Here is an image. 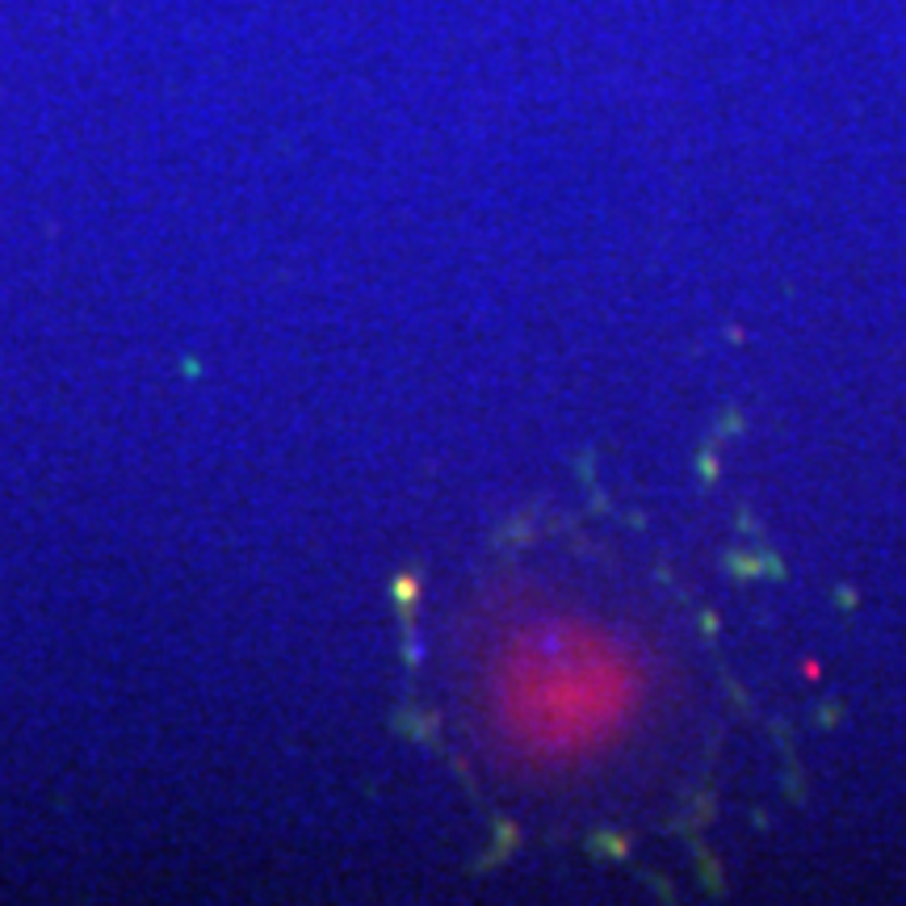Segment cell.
Returning <instances> with one entry per match:
<instances>
[{
  "label": "cell",
  "instance_id": "cell-1",
  "mask_svg": "<svg viewBox=\"0 0 906 906\" xmlns=\"http://www.w3.org/2000/svg\"><path fill=\"white\" fill-rule=\"evenodd\" d=\"M634 709V663L575 621H529L492 663V713L504 739L537 760L600 743Z\"/></svg>",
  "mask_w": 906,
  "mask_h": 906
}]
</instances>
